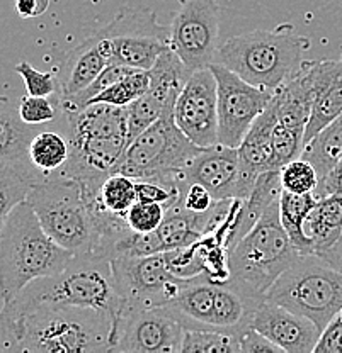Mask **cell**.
Returning a JSON list of instances; mask_svg holds the SVG:
<instances>
[{"instance_id": "ba28073f", "label": "cell", "mask_w": 342, "mask_h": 353, "mask_svg": "<svg viewBox=\"0 0 342 353\" xmlns=\"http://www.w3.org/2000/svg\"><path fill=\"white\" fill-rule=\"evenodd\" d=\"M266 299L307 316L323 331L342 309V272L317 253L300 255L271 285Z\"/></svg>"}, {"instance_id": "60d3db41", "label": "cell", "mask_w": 342, "mask_h": 353, "mask_svg": "<svg viewBox=\"0 0 342 353\" xmlns=\"http://www.w3.org/2000/svg\"><path fill=\"white\" fill-rule=\"evenodd\" d=\"M50 7V0H16V12L21 19H35L43 16Z\"/></svg>"}, {"instance_id": "f1b7e54d", "label": "cell", "mask_w": 342, "mask_h": 353, "mask_svg": "<svg viewBox=\"0 0 342 353\" xmlns=\"http://www.w3.org/2000/svg\"><path fill=\"white\" fill-rule=\"evenodd\" d=\"M150 87V70L131 68L123 79L114 82L111 87L99 94L91 104L104 102V104L117 105V108H130L135 101H138Z\"/></svg>"}, {"instance_id": "1f68e13d", "label": "cell", "mask_w": 342, "mask_h": 353, "mask_svg": "<svg viewBox=\"0 0 342 353\" xmlns=\"http://www.w3.org/2000/svg\"><path fill=\"white\" fill-rule=\"evenodd\" d=\"M283 190L293 194H315L319 187V174L314 165L305 158H296L279 170Z\"/></svg>"}, {"instance_id": "d6986e66", "label": "cell", "mask_w": 342, "mask_h": 353, "mask_svg": "<svg viewBox=\"0 0 342 353\" xmlns=\"http://www.w3.org/2000/svg\"><path fill=\"white\" fill-rule=\"evenodd\" d=\"M252 328L269 338L283 353H314L322 336V330L310 318L269 299H264L257 309Z\"/></svg>"}, {"instance_id": "603a6c76", "label": "cell", "mask_w": 342, "mask_h": 353, "mask_svg": "<svg viewBox=\"0 0 342 353\" xmlns=\"http://www.w3.org/2000/svg\"><path fill=\"white\" fill-rule=\"evenodd\" d=\"M342 114V60H323L319 90L305 130V145Z\"/></svg>"}, {"instance_id": "8d00e7d4", "label": "cell", "mask_w": 342, "mask_h": 353, "mask_svg": "<svg viewBox=\"0 0 342 353\" xmlns=\"http://www.w3.org/2000/svg\"><path fill=\"white\" fill-rule=\"evenodd\" d=\"M179 201L182 202L187 211L194 212V214H205L216 204V199L213 197V194L205 185L198 182L187 183L184 179L181 180V197H179Z\"/></svg>"}, {"instance_id": "f35d334b", "label": "cell", "mask_w": 342, "mask_h": 353, "mask_svg": "<svg viewBox=\"0 0 342 353\" xmlns=\"http://www.w3.org/2000/svg\"><path fill=\"white\" fill-rule=\"evenodd\" d=\"M238 338H240L242 353H263V352L283 353L278 345H274L269 338H266L264 334H260L259 331L254 328H249Z\"/></svg>"}, {"instance_id": "9c48e42d", "label": "cell", "mask_w": 342, "mask_h": 353, "mask_svg": "<svg viewBox=\"0 0 342 353\" xmlns=\"http://www.w3.org/2000/svg\"><path fill=\"white\" fill-rule=\"evenodd\" d=\"M200 152L201 146L194 145L178 126L171 105L130 143L117 172L135 180L179 183L182 172Z\"/></svg>"}, {"instance_id": "7402d4cb", "label": "cell", "mask_w": 342, "mask_h": 353, "mask_svg": "<svg viewBox=\"0 0 342 353\" xmlns=\"http://www.w3.org/2000/svg\"><path fill=\"white\" fill-rule=\"evenodd\" d=\"M57 121L35 126L31 139H29L28 152L31 163L45 179L61 174L72 154V146H70L68 134L61 119V110L60 123Z\"/></svg>"}, {"instance_id": "d590c367", "label": "cell", "mask_w": 342, "mask_h": 353, "mask_svg": "<svg viewBox=\"0 0 342 353\" xmlns=\"http://www.w3.org/2000/svg\"><path fill=\"white\" fill-rule=\"evenodd\" d=\"M165 214H167V208L160 202L137 201L126 212V221L131 230L138 233H152L159 230Z\"/></svg>"}, {"instance_id": "484cf974", "label": "cell", "mask_w": 342, "mask_h": 353, "mask_svg": "<svg viewBox=\"0 0 342 353\" xmlns=\"http://www.w3.org/2000/svg\"><path fill=\"white\" fill-rule=\"evenodd\" d=\"M317 204L315 194H293L283 190L279 197V218L300 255L315 253L314 241L305 233V221Z\"/></svg>"}, {"instance_id": "ffe728a7", "label": "cell", "mask_w": 342, "mask_h": 353, "mask_svg": "<svg viewBox=\"0 0 342 353\" xmlns=\"http://www.w3.org/2000/svg\"><path fill=\"white\" fill-rule=\"evenodd\" d=\"M322 66L323 60H303L295 75L274 92L279 123L305 132L319 90Z\"/></svg>"}, {"instance_id": "6da1fadb", "label": "cell", "mask_w": 342, "mask_h": 353, "mask_svg": "<svg viewBox=\"0 0 342 353\" xmlns=\"http://www.w3.org/2000/svg\"><path fill=\"white\" fill-rule=\"evenodd\" d=\"M116 319L109 311L75 304H41L0 328L2 353L114 352Z\"/></svg>"}, {"instance_id": "7c38bea8", "label": "cell", "mask_w": 342, "mask_h": 353, "mask_svg": "<svg viewBox=\"0 0 342 353\" xmlns=\"http://www.w3.org/2000/svg\"><path fill=\"white\" fill-rule=\"evenodd\" d=\"M114 281L123 309L169 306L189 279H179L169 268L164 252L146 256L111 260ZM120 318V316H117Z\"/></svg>"}, {"instance_id": "e575fe53", "label": "cell", "mask_w": 342, "mask_h": 353, "mask_svg": "<svg viewBox=\"0 0 342 353\" xmlns=\"http://www.w3.org/2000/svg\"><path fill=\"white\" fill-rule=\"evenodd\" d=\"M164 255L171 272L178 275L179 279H193L198 277V275L206 274L205 263L201 260L196 243L181 246V248L167 250V252H164Z\"/></svg>"}, {"instance_id": "44dd1931", "label": "cell", "mask_w": 342, "mask_h": 353, "mask_svg": "<svg viewBox=\"0 0 342 353\" xmlns=\"http://www.w3.org/2000/svg\"><path fill=\"white\" fill-rule=\"evenodd\" d=\"M109 65L101 48L97 32L84 39L79 46L68 51L64 63L58 66V82H60V101H67L87 88Z\"/></svg>"}, {"instance_id": "b9f144b4", "label": "cell", "mask_w": 342, "mask_h": 353, "mask_svg": "<svg viewBox=\"0 0 342 353\" xmlns=\"http://www.w3.org/2000/svg\"><path fill=\"white\" fill-rule=\"evenodd\" d=\"M317 255L322 260H325L330 267L337 268V270L342 272V233L332 246H329V248L323 250V252L317 253Z\"/></svg>"}, {"instance_id": "83f0119b", "label": "cell", "mask_w": 342, "mask_h": 353, "mask_svg": "<svg viewBox=\"0 0 342 353\" xmlns=\"http://www.w3.org/2000/svg\"><path fill=\"white\" fill-rule=\"evenodd\" d=\"M97 201L111 214L126 218V212L138 201L137 180L123 172H113L99 187Z\"/></svg>"}, {"instance_id": "5b68a950", "label": "cell", "mask_w": 342, "mask_h": 353, "mask_svg": "<svg viewBox=\"0 0 342 353\" xmlns=\"http://www.w3.org/2000/svg\"><path fill=\"white\" fill-rule=\"evenodd\" d=\"M97 190L67 175H51L29 192L26 201L46 233L73 255L99 256L102 226L92 197Z\"/></svg>"}, {"instance_id": "d6a6232c", "label": "cell", "mask_w": 342, "mask_h": 353, "mask_svg": "<svg viewBox=\"0 0 342 353\" xmlns=\"http://www.w3.org/2000/svg\"><path fill=\"white\" fill-rule=\"evenodd\" d=\"M60 99L41 97V95L26 94L19 101L17 112L26 124L39 126V124L53 123L60 116Z\"/></svg>"}, {"instance_id": "ab89813d", "label": "cell", "mask_w": 342, "mask_h": 353, "mask_svg": "<svg viewBox=\"0 0 342 353\" xmlns=\"http://www.w3.org/2000/svg\"><path fill=\"white\" fill-rule=\"evenodd\" d=\"M330 194H339L342 196V163L339 167L334 168L330 174H327L322 180L319 182L317 190H315V197H325Z\"/></svg>"}, {"instance_id": "74e56055", "label": "cell", "mask_w": 342, "mask_h": 353, "mask_svg": "<svg viewBox=\"0 0 342 353\" xmlns=\"http://www.w3.org/2000/svg\"><path fill=\"white\" fill-rule=\"evenodd\" d=\"M314 353H342V309L322 331Z\"/></svg>"}, {"instance_id": "f546056e", "label": "cell", "mask_w": 342, "mask_h": 353, "mask_svg": "<svg viewBox=\"0 0 342 353\" xmlns=\"http://www.w3.org/2000/svg\"><path fill=\"white\" fill-rule=\"evenodd\" d=\"M181 353H242L240 338L211 330H186Z\"/></svg>"}, {"instance_id": "7a4b0ae2", "label": "cell", "mask_w": 342, "mask_h": 353, "mask_svg": "<svg viewBox=\"0 0 342 353\" xmlns=\"http://www.w3.org/2000/svg\"><path fill=\"white\" fill-rule=\"evenodd\" d=\"M41 304H75L109 311L117 319L123 299L114 281L111 260L95 255H73L60 274L39 277L9 303L2 304L0 328L14 325Z\"/></svg>"}, {"instance_id": "5bb4252c", "label": "cell", "mask_w": 342, "mask_h": 353, "mask_svg": "<svg viewBox=\"0 0 342 353\" xmlns=\"http://www.w3.org/2000/svg\"><path fill=\"white\" fill-rule=\"evenodd\" d=\"M220 38L216 0H179L171 24V50L189 72L215 63Z\"/></svg>"}, {"instance_id": "4fadbf2b", "label": "cell", "mask_w": 342, "mask_h": 353, "mask_svg": "<svg viewBox=\"0 0 342 353\" xmlns=\"http://www.w3.org/2000/svg\"><path fill=\"white\" fill-rule=\"evenodd\" d=\"M218 85V143L238 148L274 92L252 85L222 63H211Z\"/></svg>"}, {"instance_id": "836d02e7", "label": "cell", "mask_w": 342, "mask_h": 353, "mask_svg": "<svg viewBox=\"0 0 342 353\" xmlns=\"http://www.w3.org/2000/svg\"><path fill=\"white\" fill-rule=\"evenodd\" d=\"M14 72L23 79L26 94L41 95V97H58L60 95V82L53 72H39L28 61H19L14 66Z\"/></svg>"}, {"instance_id": "4dcf8cb0", "label": "cell", "mask_w": 342, "mask_h": 353, "mask_svg": "<svg viewBox=\"0 0 342 353\" xmlns=\"http://www.w3.org/2000/svg\"><path fill=\"white\" fill-rule=\"evenodd\" d=\"M305 150V132L285 126L278 121L273 134V170L301 158Z\"/></svg>"}, {"instance_id": "ac0fdd59", "label": "cell", "mask_w": 342, "mask_h": 353, "mask_svg": "<svg viewBox=\"0 0 342 353\" xmlns=\"http://www.w3.org/2000/svg\"><path fill=\"white\" fill-rule=\"evenodd\" d=\"M191 72L181 58L167 48L157 63L150 68V87L138 101L128 108V138L130 143L142 134L149 126L165 112V109L175 105L179 92L182 90Z\"/></svg>"}, {"instance_id": "52a82bcc", "label": "cell", "mask_w": 342, "mask_h": 353, "mask_svg": "<svg viewBox=\"0 0 342 353\" xmlns=\"http://www.w3.org/2000/svg\"><path fill=\"white\" fill-rule=\"evenodd\" d=\"M298 256L300 253L279 218V201H276L230 252L231 279L266 296Z\"/></svg>"}, {"instance_id": "e0dca14e", "label": "cell", "mask_w": 342, "mask_h": 353, "mask_svg": "<svg viewBox=\"0 0 342 353\" xmlns=\"http://www.w3.org/2000/svg\"><path fill=\"white\" fill-rule=\"evenodd\" d=\"M182 179L187 183H201L216 201H223V199H247L259 176L245 170L238 148L218 143L208 148H201V152L182 172Z\"/></svg>"}, {"instance_id": "8992f818", "label": "cell", "mask_w": 342, "mask_h": 353, "mask_svg": "<svg viewBox=\"0 0 342 353\" xmlns=\"http://www.w3.org/2000/svg\"><path fill=\"white\" fill-rule=\"evenodd\" d=\"M310 48V39L296 34L292 24H281L228 38L215 61L252 85L276 92L298 72Z\"/></svg>"}, {"instance_id": "d4e9b609", "label": "cell", "mask_w": 342, "mask_h": 353, "mask_svg": "<svg viewBox=\"0 0 342 353\" xmlns=\"http://www.w3.org/2000/svg\"><path fill=\"white\" fill-rule=\"evenodd\" d=\"M305 233L314 241L315 253L332 246L342 233V196L330 194L317 199L305 221Z\"/></svg>"}, {"instance_id": "4316f807", "label": "cell", "mask_w": 342, "mask_h": 353, "mask_svg": "<svg viewBox=\"0 0 342 353\" xmlns=\"http://www.w3.org/2000/svg\"><path fill=\"white\" fill-rule=\"evenodd\" d=\"M301 158L314 165L320 180L339 167L342 163V114L305 145Z\"/></svg>"}, {"instance_id": "9a60e30c", "label": "cell", "mask_w": 342, "mask_h": 353, "mask_svg": "<svg viewBox=\"0 0 342 353\" xmlns=\"http://www.w3.org/2000/svg\"><path fill=\"white\" fill-rule=\"evenodd\" d=\"M186 328L169 307L126 309L114 326V352L181 353Z\"/></svg>"}, {"instance_id": "30bf717a", "label": "cell", "mask_w": 342, "mask_h": 353, "mask_svg": "<svg viewBox=\"0 0 342 353\" xmlns=\"http://www.w3.org/2000/svg\"><path fill=\"white\" fill-rule=\"evenodd\" d=\"M109 65L150 70L171 48V29H165L150 9L126 6L97 31Z\"/></svg>"}, {"instance_id": "3957f363", "label": "cell", "mask_w": 342, "mask_h": 353, "mask_svg": "<svg viewBox=\"0 0 342 353\" xmlns=\"http://www.w3.org/2000/svg\"><path fill=\"white\" fill-rule=\"evenodd\" d=\"M61 119L72 154L58 175L72 176L87 189L99 190L106 176L120 170L130 146L128 108L95 102L79 110H61Z\"/></svg>"}, {"instance_id": "8fae6325", "label": "cell", "mask_w": 342, "mask_h": 353, "mask_svg": "<svg viewBox=\"0 0 342 353\" xmlns=\"http://www.w3.org/2000/svg\"><path fill=\"white\" fill-rule=\"evenodd\" d=\"M35 126L26 124L9 99H2L0 116V218L28 199L29 192L45 180L31 163L29 139Z\"/></svg>"}, {"instance_id": "277c9868", "label": "cell", "mask_w": 342, "mask_h": 353, "mask_svg": "<svg viewBox=\"0 0 342 353\" xmlns=\"http://www.w3.org/2000/svg\"><path fill=\"white\" fill-rule=\"evenodd\" d=\"M73 253L58 245L28 201L0 218V289L2 304L39 277L60 274Z\"/></svg>"}, {"instance_id": "2e32d148", "label": "cell", "mask_w": 342, "mask_h": 353, "mask_svg": "<svg viewBox=\"0 0 342 353\" xmlns=\"http://www.w3.org/2000/svg\"><path fill=\"white\" fill-rule=\"evenodd\" d=\"M174 117L194 145H218V85L211 66L191 72L175 101Z\"/></svg>"}, {"instance_id": "cb8c5ba5", "label": "cell", "mask_w": 342, "mask_h": 353, "mask_svg": "<svg viewBox=\"0 0 342 353\" xmlns=\"http://www.w3.org/2000/svg\"><path fill=\"white\" fill-rule=\"evenodd\" d=\"M278 124V104L276 99L269 102L264 112L254 121L238 146L242 165L249 174L259 176L263 172L273 170V134Z\"/></svg>"}]
</instances>
